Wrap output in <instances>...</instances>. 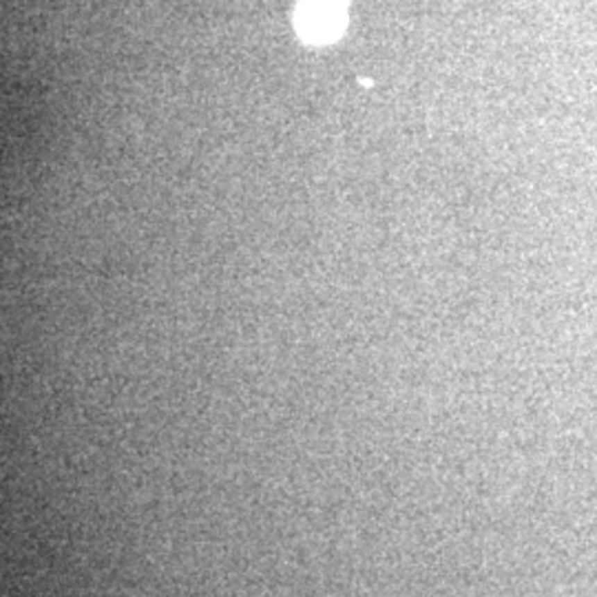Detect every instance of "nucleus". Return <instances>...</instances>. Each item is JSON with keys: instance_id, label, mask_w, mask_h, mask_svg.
I'll return each instance as SVG.
<instances>
[{"instance_id": "f257e3e1", "label": "nucleus", "mask_w": 597, "mask_h": 597, "mask_svg": "<svg viewBox=\"0 0 597 597\" xmlns=\"http://www.w3.org/2000/svg\"><path fill=\"white\" fill-rule=\"evenodd\" d=\"M345 20V0H301L294 14L298 35L312 44H326L339 38Z\"/></svg>"}]
</instances>
